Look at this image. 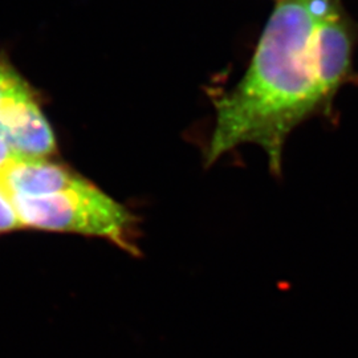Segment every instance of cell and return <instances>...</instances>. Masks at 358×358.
<instances>
[{"mask_svg":"<svg viewBox=\"0 0 358 358\" xmlns=\"http://www.w3.org/2000/svg\"><path fill=\"white\" fill-rule=\"evenodd\" d=\"M349 71L350 38L336 1L280 0L243 78L215 103L206 164L252 143L280 176L289 136L329 112Z\"/></svg>","mask_w":358,"mask_h":358,"instance_id":"6da1fadb","label":"cell"},{"mask_svg":"<svg viewBox=\"0 0 358 358\" xmlns=\"http://www.w3.org/2000/svg\"><path fill=\"white\" fill-rule=\"evenodd\" d=\"M23 227L103 238L136 254V217L125 206L84 178L43 198H13Z\"/></svg>","mask_w":358,"mask_h":358,"instance_id":"7a4b0ae2","label":"cell"},{"mask_svg":"<svg viewBox=\"0 0 358 358\" xmlns=\"http://www.w3.org/2000/svg\"><path fill=\"white\" fill-rule=\"evenodd\" d=\"M68 167L47 158L16 157L0 171V189L13 198H43L63 192L83 180Z\"/></svg>","mask_w":358,"mask_h":358,"instance_id":"3957f363","label":"cell"},{"mask_svg":"<svg viewBox=\"0 0 358 358\" xmlns=\"http://www.w3.org/2000/svg\"><path fill=\"white\" fill-rule=\"evenodd\" d=\"M0 138L23 158H48L57 145L36 96L16 106L0 125Z\"/></svg>","mask_w":358,"mask_h":358,"instance_id":"277c9868","label":"cell"},{"mask_svg":"<svg viewBox=\"0 0 358 358\" xmlns=\"http://www.w3.org/2000/svg\"><path fill=\"white\" fill-rule=\"evenodd\" d=\"M34 94L29 84L13 65L0 57V124L17 103Z\"/></svg>","mask_w":358,"mask_h":358,"instance_id":"5b68a950","label":"cell"},{"mask_svg":"<svg viewBox=\"0 0 358 358\" xmlns=\"http://www.w3.org/2000/svg\"><path fill=\"white\" fill-rule=\"evenodd\" d=\"M24 229L13 201L0 189V234Z\"/></svg>","mask_w":358,"mask_h":358,"instance_id":"8992f818","label":"cell"},{"mask_svg":"<svg viewBox=\"0 0 358 358\" xmlns=\"http://www.w3.org/2000/svg\"><path fill=\"white\" fill-rule=\"evenodd\" d=\"M16 157L17 155L13 153L11 148L0 138V171L8 164H11Z\"/></svg>","mask_w":358,"mask_h":358,"instance_id":"52a82bcc","label":"cell"}]
</instances>
